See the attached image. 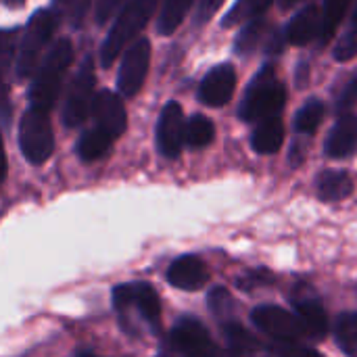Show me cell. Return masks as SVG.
<instances>
[{
  "label": "cell",
  "mask_w": 357,
  "mask_h": 357,
  "mask_svg": "<svg viewBox=\"0 0 357 357\" xmlns=\"http://www.w3.org/2000/svg\"><path fill=\"white\" fill-rule=\"evenodd\" d=\"M222 333L232 357H268L272 354L255 335L234 320L222 322Z\"/></svg>",
  "instance_id": "cell-17"
},
{
  "label": "cell",
  "mask_w": 357,
  "mask_h": 357,
  "mask_svg": "<svg viewBox=\"0 0 357 357\" xmlns=\"http://www.w3.org/2000/svg\"><path fill=\"white\" fill-rule=\"evenodd\" d=\"M161 0H130L123 10L117 15V21L109 29L100 46V65L111 67L113 61L134 42V38L146 27L155 15Z\"/></svg>",
  "instance_id": "cell-2"
},
{
  "label": "cell",
  "mask_w": 357,
  "mask_h": 357,
  "mask_svg": "<svg viewBox=\"0 0 357 357\" xmlns=\"http://www.w3.org/2000/svg\"><path fill=\"white\" fill-rule=\"evenodd\" d=\"M56 27H59V15L52 8H42L29 19L27 27L21 36L17 59H15L17 79H27L38 69L40 56H42L44 48L48 46V42L52 40Z\"/></svg>",
  "instance_id": "cell-4"
},
{
  "label": "cell",
  "mask_w": 357,
  "mask_h": 357,
  "mask_svg": "<svg viewBox=\"0 0 357 357\" xmlns=\"http://www.w3.org/2000/svg\"><path fill=\"white\" fill-rule=\"evenodd\" d=\"M52 2H54L56 15H67V17H71L73 25H79L88 10L90 0H52Z\"/></svg>",
  "instance_id": "cell-31"
},
{
  "label": "cell",
  "mask_w": 357,
  "mask_h": 357,
  "mask_svg": "<svg viewBox=\"0 0 357 357\" xmlns=\"http://www.w3.org/2000/svg\"><path fill=\"white\" fill-rule=\"evenodd\" d=\"M351 0H326L324 2V8H322V21H320V36H318V42L320 46H324L326 42L333 40L335 31L339 29L347 8H349Z\"/></svg>",
  "instance_id": "cell-23"
},
{
  "label": "cell",
  "mask_w": 357,
  "mask_h": 357,
  "mask_svg": "<svg viewBox=\"0 0 357 357\" xmlns=\"http://www.w3.org/2000/svg\"><path fill=\"white\" fill-rule=\"evenodd\" d=\"M274 0H236L234 6L226 13V17L222 19L224 27H234L243 21H251L257 19L259 15H264V10L272 4Z\"/></svg>",
  "instance_id": "cell-27"
},
{
  "label": "cell",
  "mask_w": 357,
  "mask_h": 357,
  "mask_svg": "<svg viewBox=\"0 0 357 357\" xmlns=\"http://www.w3.org/2000/svg\"><path fill=\"white\" fill-rule=\"evenodd\" d=\"M17 59V29L0 31V115L8 117V86L6 75Z\"/></svg>",
  "instance_id": "cell-20"
},
{
  "label": "cell",
  "mask_w": 357,
  "mask_h": 357,
  "mask_svg": "<svg viewBox=\"0 0 357 357\" xmlns=\"http://www.w3.org/2000/svg\"><path fill=\"white\" fill-rule=\"evenodd\" d=\"M357 105V75H354L347 86L341 90V94L337 96V102H335V109L339 115H345L349 109H354Z\"/></svg>",
  "instance_id": "cell-32"
},
{
  "label": "cell",
  "mask_w": 357,
  "mask_h": 357,
  "mask_svg": "<svg viewBox=\"0 0 357 357\" xmlns=\"http://www.w3.org/2000/svg\"><path fill=\"white\" fill-rule=\"evenodd\" d=\"M236 90V71L232 65H215L199 86V100L207 107H224Z\"/></svg>",
  "instance_id": "cell-14"
},
{
  "label": "cell",
  "mask_w": 357,
  "mask_h": 357,
  "mask_svg": "<svg viewBox=\"0 0 357 357\" xmlns=\"http://www.w3.org/2000/svg\"><path fill=\"white\" fill-rule=\"evenodd\" d=\"M151 65V42L140 38L126 48V54L117 73V88L123 96H134L140 92Z\"/></svg>",
  "instance_id": "cell-11"
},
{
  "label": "cell",
  "mask_w": 357,
  "mask_h": 357,
  "mask_svg": "<svg viewBox=\"0 0 357 357\" xmlns=\"http://www.w3.org/2000/svg\"><path fill=\"white\" fill-rule=\"evenodd\" d=\"M349 33H351V36L357 40V8H356V15H354V25H351Z\"/></svg>",
  "instance_id": "cell-42"
},
{
  "label": "cell",
  "mask_w": 357,
  "mask_h": 357,
  "mask_svg": "<svg viewBox=\"0 0 357 357\" xmlns=\"http://www.w3.org/2000/svg\"><path fill=\"white\" fill-rule=\"evenodd\" d=\"M301 161H303V144L297 142V144L293 146V151H291V163L299 165Z\"/></svg>",
  "instance_id": "cell-40"
},
{
  "label": "cell",
  "mask_w": 357,
  "mask_h": 357,
  "mask_svg": "<svg viewBox=\"0 0 357 357\" xmlns=\"http://www.w3.org/2000/svg\"><path fill=\"white\" fill-rule=\"evenodd\" d=\"M195 0H163V8H161V15L157 19V29L159 33H174L180 23L184 21V17L188 15L190 6H192Z\"/></svg>",
  "instance_id": "cell-24"
},
{
  "label": "cell",
  "mask_w": 357,
  "mask_h": 357,
  "mask_svg": "<svg viewBox=\"0 0 357 357\" xmlns=\"http://www.w3.org/2000/svg\"><path fill=\"white\" fill-rule=\"evenodd\" d=\"M324 151L331 159H343L357 151V115L345 113L333 126Z\"/></svg>",
  "instance_id": "cell-16"
},
{
  "label": "cell",
  "mask_w": 357,
  "mask_h": 357,
  "mask_svg": "<svg viewBox=\"0 0 357 357\" xmlns=\"http://www.w3.org/2000/svg\"><path fill=\"white\" fill-rule=\"evenodd\" d=\"M310 75V67L305 65V63H301L299 65V75H297V79H299V86H305V77Z\"/></svg>",
  "instance_id": "cell-41"
},
{
  "label": "cell",
  "mask_w": 357,
  "mask_h": 357,
  "mask_svg": "<svg viewBox=\"0 0 357 357\" xmlns=\"http://www.w3.org/2000/svg\"><path fill=\"white\" fill-rule=\"evenodd\" d=\"M94 82H96L94 63L90 56H86V61L79 65L67 88V98L63 107V123L67 128H77L92 115Z\"/></svg>",
  "instance_id": "cell-7"
},
{
  "label": "cell",
  "mask_w": 357,
  "mask_h": 357,
  "mask_svg": "<svg viewBox=\"0 0 357 357\" xmlns=\"http://www.w3.org/2000/svg\"><path fill=\"white\" fill-rule=\"evenodd\" d=\"M123 2H126V0H96V21H98V23L109 21V19L117 13V8H119Z\"/></svg>",
  "instance_id": "cell-37"
},
{
  "label": "cell",
  "mask_w": 357,
  "mask_h": 357,
  "mask_svg": "<svg viewBox=\"0 0 357 357\" xmlns=\"http://www.w3.org/2000/svg\"><path fill=\"white\" fill-rule=\"evenodd\" d=\"M224 2H226V0H201V2H199V8H197L195 25H197V27L205 25V23L222 8Z\"/></svg>",
  "instance_id": "cell-35"
},
{
  "label": "cell",
  "mask_w": 357,
  "mask_h": 357,
  "mask_svg": "<svg viewBox=\"0 0 357 357\" xmlns=\"http://www.w3.org/2000/svg\"><path fill=\"white\" fill-rule=\"evenodd\" d=\"M113 307L119 314L121 322L130 314H138V318L151 328L159 331L161 324V301L153 284L149 282H128L113 289Z\"/></svg>",
  "instance_id": "cell-5"
},
{
  "label": "cell",
  "mask_w": 357,
  "mask_h": 357,
  "mask_svg": "<svg viewBox=\"0 0 357 357\" xmlns=\"http://www.w3.org/2000/svg\"><path fill=\"white\" fill-rule=\"evenodd\" d=\"M335 333H337L339 347L349 357H357V314L339 316Z\"/></svg>",
  "instance_id": "cell-29"
},
{
  "label": "cell",
  "mask_w": 357,
  "mask_h": 357,
  "mask_svg": "<svg viewBox=\"0 0 357 357\" xmlns=\"http://www.w3.org/2000/svg\"><path fill=\"white\" fill-rule=\"evenodd\" d=\"M19 146L23 157L33 163L42 165L54 151V134L48 111L42 109H27L19 123Z\"/></svg>",
  "instance_id": "cell-6"
},
{
  "label": "cell",
  "mask_w": 357,
  "mask_h": 357,
  "mask_svg": "<svg viewBox=\"0 0 357 357\" xmlns=\"http://www.w3.org/2000/svg\"><path fill=\"white\" fill-rule=\"evenodd\" d=\"M297 2H299V0H280V6H282V8H291V6L297 4Z\"/></svg>",
  "instance_id": "cell-43"
},
{
  "label": "cell",
  "mask_w": 357,
  "mask_h": 357,
  "mask_svg": "<svg viewBox=\"0 0 357 357\" xmlns=\"http://www.w3.org/2000/svg\"><path fill=\"white\" fill-rule=\"evenodd\" d=\"M274 282V276L268 272V270H255V272H247L245 276H241L236 280V284L243 289V291H253L255 287H264V284H272Z\"/></svg>",
  "instance_id": "cell-33"
},
{
  "label": "cell",
  "mask_w": 357,
  "mask_h": 357,
  "mask_svg": "<svg viewBox=\"0 0 357 357\" xmlns=\"http://www.w3.org/2000/svg\"><path fill=\"white\" fill-rule=\"evenodd\" d=\"M274 354L278 357H322L318 351L303 347L301 343H276Z\"/></svg>",
  "instance_id": "cell-34"
},
{
  "label": "cell",
  "mask_w": 357,
  "mask_h": 357,
  "mask_svg": "<svg viewBox=\"0 0 357 357\" xmlns=\"http://www.w3.org/2000/svg\"><path fill=\"white\" fill-rule=\"evenodd\" d=\"M111 144H113V138L94 126V128L86 130V132L79 136L75 149H77L79 159H84V161H96V159H100L102 155H107V151L111 149Z\"/></svg>",
  "instance_id": "cell-22"
},
{
  "label": "cell",
  "mask_w": 357,
  "mask_h": 357,
  "mask_svg": "<svg viewBox=\"0 0 357 357\" xmlns=\"http://www.w3.org/2000/svg\"><path fill=\"white\" fill-rule=\"evenodd\" d=\"M4 178H6V153H4V142L0 136V184L4 182Z\"/></svg>",
  "instance_id": "cell-39"
},
{
  "label": "cell",
  "mask_w": 357,
  "mask_h": 357,
  "mask_svg": "<svg viewBox=\"0 0 357 357\" xmlns=\"http://www.w3.org/2000/svg\"><path fill=\"white\" fill-rule=\"evenodd\" d=\"M92 117H94V126L98 130H102L105 134H109L113 140L119 138L126 132V107L119 94L111 92V90H100L94 96L92 102Z\"/></svg>",
  "instance_id": "cell-13"
},
{
  "label": "cell",
  "mask_w": 357,
  "mask_h": 357,
  "mask_svg": "<svg viewBox=\"0 0 357 357\" xmlns=\"http://www.w3.org/2000/svg\"><path fill=\"white\" fill-rule=\"evenodd\" d=\"M284 102H287V88L276 77L274 67L266 65L249 84L238 113L241 119L245 121H264L268 117H278Z\"/></svg>",
  "instance_id": "cell-3"
},
{
  "label": "cell",
  "mask_w": 357,
  "mask_h": 357,
  "mask_svg": "<svg viewBox=\"0 0 357 357\" xmlns=\"http://www.w3.org/2000/svg\"><path fill=\"white\" fill-rule=\"evenodd\" d=\"M207 303H209L211 312H213L222 322H228V320L232 318V314H234V307H236L234 297H232L226 289H222V287H215V289L209 293Z\"/></svg>",
  "instance_id": "cell-30"
},
{
  "label": "cell",
  "mask_w": 357,
  "mask_h": 357,
  "mask_svg": "<svg viewBox=\"0 0 357 357\" xmlns=\"http://www.w3.org/2000/svg\"><path fill=\"white\" fill-rule=\"evenodd\" d=\"M268 27H270V25H268V21H266V19H261V17L251 19V21L241 29V33L236 36L234 52H236V54H241V56L251 54V52L259 46V42L264 40V36H266Z\"/></svg>",
  "instance_id": "cell-25"
},
{
  "label": "cell",
  "mask_w": 357,
  "mask_h": 357,
  "mask_svg": "<svg viewBox=\"0 0 357 357\" xmlns=\"http://www.w3.org/2000/svg\"><path fill=\"white\" fill-rule=\"evenodd\" d=\"M77 357H98V356H92V354H79Z\"/></svg>",
  "instance_id": "cell-44"
},
{
  "label": "cell",
  "mask_w": 357,
  "mask_h": 357,
  "mask_svg": "<svg viewBox=\"0 0 357 357\" xmlns=\"http://www.w3.org/2000/svg\"><path fill=\"white\" fill-rule=\"evenodd\" d=\"M320 8L318 6H305L301 8L287 27V40L295 46H305L312 40L320 36Z\"/></svg>",
  "instance_id": "cell-18"
},
{
  "label": "cell",
  "mask_w": 357,
  "mask_h": 357,
  "mask_svg": "<svg viewBox=\"0 0 357 357\" xmlns=\"http://www.w3.org/2000/svg\"><path fill=\"white\" fill-rule=\"evenodd\" d=\"M318 188V197L326 203H337L347 199L354 192V180L347 172H339V169H328L322 172L318 176L316 182Z\"/></svg>",
  "instance_id": "cell-21"
},
{
  "label": "cell",
  "mask_w": 357,
  "mask_h": 357,
  "mask_svg": "<svg viewBox=\"0 0 357 357\" xmlns=\"http://www.w3.org/2000/svg\"><path fill=\"white\" fill-rule=\"evenodd\" d=\"M167 343L178 357H224L209 331L192 316H184L176 322Z\"/></svg>",
  "instance_id": "cell-8"
},
{
  "label": "cell",
  "mask_w": 357,
  "mask_h": 357,
  "mask_svg": "<svg viewBox=\"0 0 357 357\" xmlns=\"http://www.w3.org/2000/svg\"><path fill=\"white\" fill-rule=\"evenodd\" d=\"M324 102L318 98L307 100L295 115V130L299 134H314L324 119Z\"/></svg>",
  "instance_id": "cell-28"
},
{
  "label": "cell",
  "mask_w": 357,
  "mask_h": 357,
  "mask_svg": "<svg viewBox=\"0 0 357 357\" xmlns=\"http://www.w3.org/2000/svg\"><path fill=\"white\" fill-rule=\"evenodd\" d=\"M284 42H287V36H282L280 31H274V33L270 36V42H268V54H278V52H282Z\"/></svg>",
  "instance_id": "cell-38"
},
{
  "label": "cell",
  "mask_w": 357,
  "mask_h": 357,
  "mask_svg": "<svg viewBox=\"0 0 357 357\" xmlns=\"http://www.w3.org/2000/svg\"><path fill=\"white\" fill-rule=\"evenodd\" d=\"M215 136L213 121L207 119L205 115H192L186 126H184V142L192 149H203L207 146Z\"/></svg>",
  "instance_id": "cell-26"
},
{
  "label": "cell",
  "mask_w": 357,
  "mask_h": 357,
  "mask_svg": "<svg viewBox=\"0 0 357 357\" xmlns=\"http://www.w3.org/2000/svg\"><path fill=\"white\" fill-rule=\"evenodd\" d=\"M184 113L182 107L172 100L163 107L157 123V146L163 157L176 159L184 146Z\"/></svg>",
  "instance_id": "cell-12"
},
{
  "label": "cell",
  "mask_w": 357,
  "mask_h": 357,
  "mask_svg": "<svg viewBox=\"0 0 357 357\" xmlns=\"http://www.w3.org/2000/svg\"><path fill=\"white\" fill-rule=\"evenodd\" d=\"M356 54L357 40L347 31V33L339 40V44H337V48H335V59H337V61H351Z\"/></svg>",
  "instance_id": "cell-36"
},
{
  "label": "cell",
  "mask_w": 357,
  "mask_h": 357,
  "mask_svg": "<svg viewBox=\"0 0 357 357\" xmlns=\"http://www.w3.org/2000/svg\"><path fill=\"white\" fill-rule=\"evenodd\" d=\"M73 63V46L67 38L56 40L48 54L44 56V61L38 65V71L33 75L31 88H29V100L31 107L48 111L54 107L61 86H63V77L69 71Z\"/></svg>",
  "instance_id": "cell-1"
},
{
  "label": "cell",
  "mask_w": 357,
  "mask_h": 357,
  "mask_svg": "<svg viewBox=\"0 0 357 357\" xmlns=\"http://www.w3.org/2000/svg\"><path fill=\"white\" fill-rule=\"evenodd\" d=\"M291 301L305 337H310L312 341H322L328 333V318L324 303L314 291V287H310L307 282H297L293 287Z\"/></svg>",
  "instance_id": "cell-9"
},
{
  "label": "cell",
  "mask_w": 357,
  "mask_h": 357,
  "mask_svg": "<svg viewBox=\"0 0 357 357\" xmlns=\"http://www.w3.org/2000/svg\"><path fill=\"white\" fill-rule=\"evenodd\" d=\"M253 324L276 343H299L305 337L301 322L291 312L276 305H259L251 312Z\"/></svg>",
  "instance_id": "cell-10"
},
{
  "label": "cell",
  "mask_w": 357,
  "mask_h": 357,
  "mask_svg": "<svg viewBox=\"0 0 357 357\" xmlns=\"http://www.w3.org/2000/svg\"><path fill=\"white\" fill-rule=\"evenodd\" d=\"M282 142H284V123L280 117H268V119L259 121V126L255 128V132L251 136V146L259 155L278 153Z\"/></svg>",
  "instance_id": "cell-19"
},
{
  "label": "cell",
  "mask_w": 357,
  "mask_h": 357,
  "mask_svg": "<svg viewBox=\"0 0 357 357\" xmlns=\"http://www.w3.org/2000/svg\"><path fill=\"white\" fill-rule=\"evenodd\" d=\"M209 270L197 255H182L167 268V282L180 291H199L207 284Z\"/></svg>",
  "instance_id": "cell-15"
}]
</instances>
